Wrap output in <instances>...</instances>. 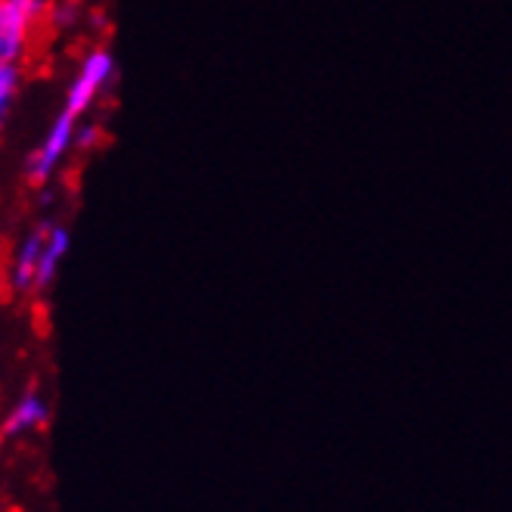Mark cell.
<instances>
[{
	"label": "cell",
	"instance_id": "obj_1",
	"mask_svg": "<svg viewBox=\"0 0 512 512\" xmlns=\"http://www.w3.org/2000/svg\"><path fill=\"white\" fill-rule=\"evenodd\" d=\"M47 10L50 0H0V66H16L25 56L28 38Z\"/></svg>",
	"mask_w": 512,
	"mask_h": 512
},
{
	"label": "cell",
	"instance_id": "obj_2",
	"mask_svg": "<svg viewBox=\"0 0 512 512\" xmlns=\"http://www.w3.org/2000/svg\"><path fill=\"white\" fill-rule=\"evenodd\" d=\"M115 75V59L109 50H90L81 66L75 72V78L69 81V90H66V112H72L75 118H81L90 106L100 100V94L109 87Z\"/></svg>",
	"mask_w": 512,
	"mask_h": 512
},
{
	"label": "cell",
	"instance_id": "obj_3",
	"mask_svg": "<svg viewBox=\"0 0 512 512\" xmlns=\"http://www.w3.org/2000/svg\"><path fill=\"white\" fill-rule=\"evenodd\" d=\"M78 125H81V118H75L66 109L59 112V118L50 125V131L44 134L41 146L35 149L32 162H28V180H32V184H47V180L56 174V168L63 165V159L75 149Z\"/></svg>",
	"mask_w": 512,
	"mask_h": 512
},
{
	"label": "cell",
	"instance_id": "obj_4",
	"mask_svg": "<svg viewBox=\"0 0 512 512\" xmlns=\"http://www.w3.org/2000/svg\"><path fill=\"white\" fill-rule=\"evenodd\" d=\"M47 224H38L32 233L22 239V246L16 249L13 267H10V283L16 292H35V277L41 264V249H44Z\"/></svg>",
	"mask_w": 512,
	"mask_h": 512
},
{
	"label": "cell",
	"instance_id": "obj_5",
	"mask_svg": "<svg viewBox=\"0 0 512 512\" xmlns=\"http://www.w3.org/2000/svg\"><path fill=\"white\" fill-rule=\"evenodd\" d=\"M72 246V233L66 224H47V236H44V249H41V264H38V277H35V292L47 289L56 280L59 264L66 261Z\"/></svg>",
	"mask_w": 512,
	"mask_h": 512
},
{
	"label": "cell",
	"instance_id": "obj_6",
	"mask_svg": "<svg viewBox=\"0 0 512 512\" xmlns=\"http://www.w3.org/2000/svg\"><path fill=\"white\" fill-rule=\"evenodd\" d=\"M47 416H50L47 401L38 395V391H28V395L19 398V404L10 410L7 423H4V435L10 438V435L32 432V429H38L41 423H47Z\"/></svg>",
	"mask_w": 512,
	"mask_h": 512
},
{
	"label": "cell",
	"instance_id": "obj_7",
	"mask_svg": "<svg viewBox=\"0 0 512 512\" xmlns=\"http://www.w3.org/2000/svg\"><path fill=\"white\" fill-rule=\"evenodd\" d=\"M16 87H19V72L16 66H0V125H4L7 109L16 97Z\"/></svg>",
	"mask_w": 512,
	"mask_h": 512
}]
</instances>
